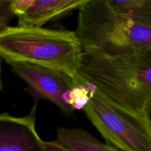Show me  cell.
Listing matches in <instances>:
<instances>
[{
	"label": "cell",
	"instance_id": "7a4b0ae2",
	"mask_svg": "<svg viewBox=\"0 0 151 151\" xmlns=\"http://www.w3.org/2000/svg\"><path fill=\"white\" fill-rule=\"evenodd\" d=\"M83 52L75 31L19 26L0 30V55L7 63H33L78 76Z\"/></svg>",
	"mask_w": 151,
	"mask_h": 151
},
{
	"label": "cell",
	"instance_id": "30bf717a",
	"mask_svg": "<svg viewBox=\"0 0 151 151\" xmlns=\"http://www.w3.org/2000/svg\"><path fill=\"white\" fill-rule=\"evenodd\" d=\"M0 30L7 27V24L14 15L10 9V0L0 1Z\"/></svg>",
	"mask_w": 151,
	"mask_h": 151
},
{
	"label": "cell",
	"instance_id": "3957f363",
	"mask_svg": "<svg viewBox=\"0 0 151 151\" xmlns=\"http://www.w3.org/2000/svg\"><path fill=\"white\" fill-rule=\"evenodd\" d=\"M76 35L83 50L109 55L151 49V27L118 14L108 0H86L79 9Z\"/></svg>",
	"mask_w": 151,
	"mask_h": 151
},
{
	"label": "cell",
	"instance_id": "5b68a950",
	"mask_svg": "<svg viewBox=\"0 0 151 151\" xmlns=\"http://www.w3.org/2000/svg\"><path fill=\"white\" fill-rule=\"evenodd\" d=\"M7 64L11 71L27 84V91L36 100H46L54 103L66 116L74 111L69 104L72 90L84 82L78 75L29 63L11 62Z\"/></svg>",
	"mask_w": 151,
	"mask_h": 151
},
{
	"label": "cell",
	"instance_id": "8fae6325",
	"mask_svg": "<svg viewBox=\"0 0 151 151\" xmlns=\"http://www.w3.org/2000/svg\"><path fill=\"white\" fill-rule=\"evenodd\" d=\"M32 0H10V9L14 16H22L27 11Z\"/></svg>",
	"mask_w": 151,
	"mask_h": 151
},
{
	"label": "cell",
	"instance_id": "ba28073f",
	"mask_svg": "<svg viewBox=\"0 0 151 151\" xmlns=\"http://www.w3.org/2000/svg\"><path fill=\"white\" fill-rule=\"evenodd\" d=\"M56 140L71 151H120L79 128L60 127L57 130Z\"/></svg>",
	"mask_w": 151,
	"mask_h": 151
},
{
	"label": "cell",
	"instance_id": "52a82bcc",
	"mask_svg": "<svg viewBox=\"0 0 151 151\" xmlns=\"http://www.w3.org/2000/svg\"><path fill=\"white\" fill-rule=\"evenodd\" d=\"M86 0H32V4L22 16L18 26L42 27L50 21L60 19L75 9L81 8Z\"/></svg>",
	"mask_w": 151,
	"mask_h": 151
},
{
	"label": "cell",
	"instance_id": "7c38bea8",
	"mask_svg": "<svg viewBox=\"0 0 151 151\" xmlns=\"http://www.w3.org/2000/svg\"><path fill=\"white\" fill-rule=\"evenodd\" d=\"M44 151H71L61 144L58 142L57 140L55 141L44 142Z\"/></svg>",
	"mask_w": 151,
	"mask_h": 151
},
{
	"label": "cell",
	"instance_id": "277c9868",
	"mask_svg": "<svg viewBox=\"0 0 151 151\" xmlns=\"http://www.w3.org/2000/svg\"><path fill=\"white\" fill-rule=\"evenodd\" d=\"M84 111L111 145L120 151H151V127L145 115L116 104L94 86Z\"/></svg>",
	"mask_w": 151,
	"mask_h": 151
},
{
	"label": "cell",
	"instance_id": "8992f818",
	"mask_svg": "<svg viewBox=\"0 0 151 151\" xmlns=\"http://www.w3.org/2000/svg\"><path fill=\"white\" fill-rule=\"evenodd\" d=\"M36 106L23 117L7 113L0 116V151H44L42 141L35 129Z\"/></svg>",
	"mask_w": 151,
	"mask_h": 151
},
{
	"label": "cell",
	"instance_id": "4fadbf2b",
	"mask_svg": "<svg viewBox=\"0 0 151 151\" xmlns=\"http://www.w3.org/2000/svg\"><path fill=\"white\" fill-rule=\"evenodd\" d=\"M145 117L147 118V120H148L151 127V100L150 103H148V105H147V108H146L145 112Z\"/></svg>",
	"mask_w": 151,
	"mask_h": 151
},
{
	"label": "cell",
	"instance_id": "9c48e42d",
	"mask_svg": "<svg viewBox=\"0 0 151 151\" xmlns=\"http://www.w3.org/2000/svg\"><path fill=\"white\" fill-rule=\"evenodd\" d=\"M118 14L151 27V0H108Z\"/></svg>",
	"mask_w": 151,
	"mask_h": 151
},
{
	"label": "cell",
	"instance_id": "6da1fadb",
	"mask_svg": "<svg viewBox=\"0 0 151 151\" xmlns=\"http://www.w3.org/2000/svg\"><path fill=\"white\" fill-rule=\"evenodd\" d=\"M78 74L115 103L145 115L151 100V49L122 55L83 50Z\"/></svg>",
	"mask_w": 151,
	"mask_h": 151
}]
</instances>
